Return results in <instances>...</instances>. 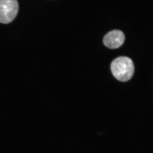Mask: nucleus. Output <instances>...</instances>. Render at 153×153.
Instances as JSON below:
<instances>
[{"label":"nucleus","mask_w":153,"mask_h":153,"mask_svg":"<svg viewBox=\"0 0 153 153\" xmlns=\"http://www.w3.org/2000/svg\"><path fill=\"white\" fill-rule=\"evenodd\" d=\"M125 40L124 34L122 31L114 30L106 34L103 38V44L110 49L119 48L123 44Z\"/></svg>","instance_id":"nucleus-3"},{"label":"nucleus","mask_w":153,"mask_h":153,"mask_svg":"<svg viewBox=\"0 0 153 153\" xmlns=\"http://www.w3.org/2000/svg\"><path fill=\"white\" fill-rule=\"evenodd\" d=\"M114 76L121 82L128 81L132 77L134 66L131 59L127 57H120L114 59L111 65Z\"/></svg>","instance_id":"nucleus-1"},{"label":"nucleus","mask_w":153,"mask_h":153,"mask_svg":"<svg viewBox=\"0 0 153 153\" xmlns=\"http://www.w3.org/2000/svg\"><path fill=\"white\" fill-rule=\"evenodd\" d=\"M19 10L17 0H0V22L10 23L16 16Z\"/></svg>","instance_id":"nucleus-2"}]
</instances>
